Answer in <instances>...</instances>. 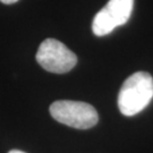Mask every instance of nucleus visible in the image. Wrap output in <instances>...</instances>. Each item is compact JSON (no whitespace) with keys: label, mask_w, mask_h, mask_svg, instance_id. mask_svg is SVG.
<instances>
[{"label":"nucleus","mask_w":153,"mask_h":153,"mask_svg":"<svg viewBox=\"0 0 153 153\" xmlns=\"http://www.w3.org/2000/svg\"><path fill=\"white\" fill-rule=\"evenodd\" d=\"M153 98V77L146 71H136L126 79L118 94V108L131 117L144 110Z\"/></svg>","instance_id":"1"},{"label":"nucleus","mask_w":153,"mask_h":153,"mask_svg":"<svg viewBox=\"0 0 153 153\" xmlns=\"http://www.w3.org/2000/svg\"><path fill=\"white\" fill-rule=\"evenodd\" d=\"M50 115L58 123L77 129H88L98 124L95 108L86 102L59 100L50 105Z\"/></svg>","instance_id":"2"},{"label":"nucleus","mask_w":153,"mask_h":153,"mask_svg":"<svg viewBox=\"0 0 153 153\" xmlns=\"http://www.w3.org/2000/svg\"><path fill=\"white\" fill-rule=\"evenodd\" d=\"M35 58L42 68L55 74L68 73L77 64L76 55L55 39L44 40L39 47Z\"/></svg>","instance_id":"3"},{"label":"nucleus","mask_w":153,"mask_h":153,"mask_svg":"<svg viewBox=\"0 0 153 153\" xmlns=\"http://www.w3.org/2000/svg\"><path fill=\"white\" fill-rule=\"evenodd\" d=\"M134 0H109L94 16L92 31L97 36H104L116 27L128 22L133 11Z\"/></svg>","instance_id":"4"},{"label":"nucleus","mask_w":153,"mask_h":153,"mask_svg":"<svg viewBox=\"0 0 153 153\" xmlns=\"http://www.w3.org/2000/svg\"><path fill=\"white\" fill-rule=\"evenodd\" d=\"M2 4H6V5H11V4H15L18 0H0Z\"/></svg>","instance_id":"5"},{"label":"nucleus","mask_w":153,"mask_h":153,"mask_svg":"<svg viewBox=\"0 0 153 153\" xmlns=\"http://www.w3.org/2000/svg\"><path fill=\"white\" fill-rule=\"evenodd\" d=\"M8 153H25V152H23V151H18V150H13V151H10V152H8Z\"/></svg>","instance_id":"6"}]
</instances>
